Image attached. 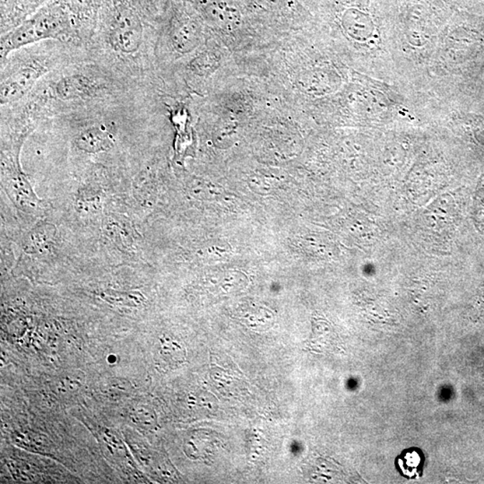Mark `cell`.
<instances>
[{"mask_svg": "<svg viewBox=\"0 0 484 484\" xmlns=\"http://www.w3.org/2000/svg\"><path fill=\"white\" fill-rule=\"evenodd\" d=\"M62 28L57 20L51 16H41L29 21L17 28L9 36L2 41L1 54L6 56L10 51L26 45L37 43L50 38H58Z\"/></svg>", "mask_w": 484, "mask_h": 484, "instance_id": "6da1fadb", "label": "cell"}, {"mask_svg": "<svg viewBox=\"0 0 484 484\" xmlns=\"http://www.w3.org/2000/svg\"><path fill=\"white\" fill-rule=\"evenodd\" d=\"M142 34L141 23L134 14L119 13L111 31V46L121 54H134L141 45Z\"/></svg>", "mask_w": 484, "mask_h": 484, "instance_id": "7a4b0ae2", "label": "cell"}, {"mask_svg": "<svg viewBox=\"0 0 484 484\" xmlns=\"http://www.w3.org/2000/svg\"><path fill=\"white\" fill-rule=\"evenodd\" d=\"M45 73L43 66L26 65L6 77L0 89V103L6 104L21 99Z\"/></svg>", "mask_w": 484, "mask_h": 484, "instance_id": "3957f363", "label": "cell"}, {"mask_svg": "<svg viewBox=\"0 0 484 484\" xmlns=\"http://www.w3.org/2000/svg\"><path fill=\"white\" fill-rule=\"evenodd\" d=\"M76 146L84 152L98 153L106 152L114 146V134L104 126H96L81 132L76 140Z\"/></svg>", "mask_w": 484, "mask_h": 484, "instance_id": "277c9868", "label": "cell"}, {"mask_svg": "<svg viewBox=\"0 0 484 484\" xmlns=\"http://www.w3.org/2000/svg\"><path fill=\"white\" fill-rule=\"evenodd\" d=\"M425 455L420 448L411 447L403 450L395 459L400 475L408 480H418L423 475Z\"/></svg>", "mask_w": 484, "mask_h": 484, "instance_id": "5b68a950", "label": "cell"}, {"mask_svg": "<svg viewBox=\"0 0 484 484\" xmlns=\"http://www.w3.org/2000/svg\"><path fill=\"white\" fill-rule=\"evenodd\" d=\"M96 89L94 83L82 75L63 77L54 86V94L61 100H72L89 96Z\"/></svg>", "mask_w": 484, "mask_h": 484, "instance_id": "8992f818", "label": "cell"}, {"mask_svg": "<svg viewBox=\"0 0 484 484\" xmlns=\"http://www.w3.org/2000/svg\"><path fill=\"white\" fill-rule=\"evenodd\" d=\"M56 228L50 223H41L27 234L24 251L28 253H44L54 246Z\"/></svg>", "mask_w": 484, "mask_h": 484, "instance_id": "52a82bcc", "label": "cell"}, {"mask_svg": "<svg viewBox=\"0 0 484 484\" xmlns=\"http://www.w3.org/2000/svg\"><path fill=\"white\" fill-rule=\"evenodd\" d=\"M105 233L111 240L119 247L132 248L135 237L133 231L129 229L126 220L119 219V217H110L105 223Z\"/></svg>", "mask_w": 484, "mask_h": 484, "instance_id": "ba28073f", "label": "cell"}, {"mask_svg": "<svg viewBox=\"0 0 484 484\" xmlns=\"http://www.w3.org/2000/svg\"><path fill=\"white\" fill-rule=\"evenodd\" d=\"M198 31L191 24H182L174 31L173 43L175 49L181 54L194 50L198 43Z\"/></svg>", "mask_w": 484, "mask_h": 484, "instance_id": "9c48e42d", "label": "cell"}, {"mask_svg": "<svg viewBox=\"0 0 484 484\" xmlns=\"http://www.w3.org/2000/svg\"><path fill=\"white\" fill-rule=\"evenodd\" d=\"M107 303L117 305V306L138 307L143 303L141 293L136 292H115V291H105L100 294Z\"/></svg>", "mask_w": 484, "mask_h": 484, "instance_id": "30bf717a", "label": "cell"}, {"mask_svg": "<svg viewBox=\"0 0 484 484\" xmlns=\"http://www.w3.org/2000/svg\"><path fill=\"white\" fill-rule=\"evenodd\" d=\"M76 206L80 211L91 212L100 208V198L90 194L86 196L82 195L77 199Z\"/></svg>", "mask_w": 484, "mask_h": 484, "instance_id": "8fae6325", "label": "cell"}, {"mask_svg": "<svg viewBox=\"0 0 484 484\" xmlns=\"http://www.w3.org/2000/svg\"><path fill=\"white\" fill-rule=\"evenodd\" d=\"M131 417L133 422L138 424L140 428L148 427L150 424H152L150 423L151 416L148 410L145 408H141V406L133 409Z\"/></svg>", "mask_w": 484, "mask_h": 484, "instance_id": "7c38bea8", "label": "cell"}]
</instances>
